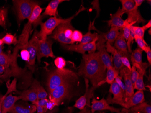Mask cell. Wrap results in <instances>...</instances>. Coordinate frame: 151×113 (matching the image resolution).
Instances as JSON below:
<instances>
[{
    "mask_svg": "<svg viewBox=\"0 0 151 113\" xmlns=\"http://www.w3.org/2000/svg\"><path fill=\"white\" fill-rule=\"evenodd\" d=\"M106 71L98 52L82 55L78 74L90 81L92 86L97 88L105 83Z\"/></svg>",
    "mask_w": 151,
    "mask_h": 113,
    "instance_id": "cell-1",
    "label": "cell"
},
{
    "mask_svg": "<svg viewBox=\"0 0 151 113\" xmlns=\"http://www.w3.org/2000/svg\"><path fill=\"white\" fill-rule=\"evenodd\" d=\"M19 47L17 45L14 48L12 53L2 52L0 54V66L5 68L4 73L0 76L3 80H8L11 77L19 78L25 76L26 69L19 67L17 63V58Z\"/></svg>",
    "mask_w": 151,
    "mask_h": 113,
    "instance_id": "cell-2",
    "label": "cell"
},
{
    "mask_svg": "<svg viewBox=\"0 0 151 113\" xmlns=\"http://www.w3.org/2000/svg\"><path fill=\"white\" fill-rule=\"evenodd\" d=\"M74 79H78V76L73 71L68 69L59 70L57 68L49 74L47 81V87L50 93L63 83Z\"/></svg>",
    "mask_w": 151,
    "mask_h": 113,
    "instance_id": "cell-3",
    "label": "cell"
},
{
    "mask_svg": "<svg viewBox=\"0 0 151 113\" xmlns=\"http://www.w3.org/2000/svg\"><path fill=\"white\" fill-rule=\"evenodd\" d=\"M86 10V8L83 6H81L79 11L73 16L67 19L58 18L56 17H52L46 20L45 22L40 24V30L38 32V36L40 40L45 41L47 38V36L52 34L56 28L61 24L67 22H71L72 19L78 16L79 14Z\"/></svg>",
    "mask_w": 151,
    "mask_h": 113,
    "instance_id": "cell-4",
    "label": "cell"
},
{
    "mask_svg": "<svg viewBox=\"0 0 151 113\" xmlns=\"http://www.w3.org/2000/svg\"><path fill=\"white\" fill-rule=\"evenodd\" d=\"M78 79L68 81L61 84L50 93V101L55 103L58 106L66 99H70L72 96L74 84Z\"/></svg>",
    "mask_w": 151,
    "mask_h": 113,
    "instance_id": "cell-5",
    "label": "cell"
},
{
    "mask_svg": "<svg viewBox=\"0 0 151 113\" xmlns=\"http://www.w3.org/2000/svg\"><path fill=\"white\" fill-rule=\"evenodd\" d=\"M12 1L19 22L26 19H28L35 7L39 5L36 1L29 0H15Z\"/></svg>",
    "mask_w": 151,
    "mask_h": 113,
    "instance_id": "cell-6",
    "label": "cell"
},
{
    "mask_svg": "<svg viewBox=\"0 0 151 113\" xmlns=\"http://www.w3.org/2000/svg\"><path fill=\"white\" fill-rule=\"evenodd\" d=\"M119 1L122 4L121 10L128 15L126 20L129 24H143L146 22L142 17L139 11L135 8L134 0H120Z\"/></svg>",
    "mask_w": 151,
    "mask_h": 113,
    "instance_id": "cell-7",
    "label": "cell"
},
{
    "mask_svg": "<svg viewBox=\"0 0 151 113\" xmlns=\"http://www.w3.org/2000/svg\"><path fill=\"white\" fill-rule=\"evenodd\" d=\"M95 30L98 31V40L96 45V49L100 54V57L102 61L106 66V68L109 67H113V58L111 55L109 54L106 48V41L104 39V33L101 32L99 30L95 29Z\"/></svg>",
    "mask_w": 151,
    "mask_h": 113,
    "instance_id": "cell-8",
    "label": "cell"
},
{
    "mask_svg": "<svg viewBox=\"0 0 151 113\" xmlns=\"http://www.w3.org/2000/svg\"><path fill=\"white\" fill-rule=\"evenodd\" d=\"M53 43V41L50 37L47 38L45 41L40 40L36 55V58L39 63H40L41 59L43 57H51L53 58H55L52 50Z\"/></svg>",
    "mask_w": 151,
    "mask_h": 113,
    "instance_id": "cell-9",
    "label": "cell"
},
{
    "mask_svg": "<svg viewBox=\"0 0 151 113\" xmlns=\"http://www.w3.org/2000/svg\"><path fill=\"white\" fill-rule=\"evenodd\" d=\"M85 81L86 91L85 93L83 96H81L76 101L74 105V107L80 110H82L86 107V105L90 107V99L94 96V91L96 87L92 86L89 89V80L85 78Z\"/></svg>",
    "mask_w": 151,
    "mask_h": 113,
    "instance_id": "cell-10",
    "label": "cell"
},
{
    "mask_svg": "<svg viewBox=\"0 0 151 113\" xmlns=\"http://www.w3.org/2000/svg\"><path fill=\"white\" fill-rule=\"evenodd\" d=\"M98 39L94 40L91 43L86 44H81L80 43L79 45H63L61 44V46L66 50L69 51L81 53L82 55L85 54L86 52H95L96 50V42Z\"/></svg>",
    "mask_w": 151,
    "mask_h": 113,
    "instance_id": "cell-11",
    "label": "cell"
},
{
    "mask_svg": "<svg viewBox=\"0 0 151 113\" xmlns=\"http://www.w3.org/2000/svg\"><path fill=\"white\" fill-rule=\"evenodd\" d=\"M109 92L113 95V97H111L110 95L108 96L107 99V101L109 104H116L120 105L121 107H124V94L120 88L118 84L114 81L111 85L109 88Z\"/></svg>",
    "mask_w": 151,
    "mask_h": 113,
    "instance_id": "cell-12",
    "label": "cell"
},
{
    "mask_svg": "<svg viewBox=\"0 0 151 113\" xmlns=\"http://www.w3.org/2000/svg\"><path fill=\"white\" fill-rule=\"evenodd\" d=\"M38 32H39L36 30L35 32L33 37L29 41L28 45L26 49L28 51L30 55V58L28 63L29 67L30 68H32V69H33V68L34 67V65L35 64L39 41H40V39L38 36Z\"/></svg>",
    "mask_w": 151,
    "mask_h": 113,
    "instance_id": "cell-13",
    "label": "cell"
},
{
    "mask_svg": "<svg viewBox=\"0 0 151 113\" xmlns=\"http://www.w3.org/2000/svg\"><path fill=\"white\" fill-rule=\"evenodd\" d=\"M131 71L125 67H123L119 72V76L124 79V85L125 86V96L124 98V103L128 100V99L132 96L134 93V85L131 81Z\"/></svg>",
    "mask_w": 151,
    "mask_h": 113,
    "instance_id": "cell-14",
    "label": "cell"
},
{
    "mask_svg": "<svg viewBox=\"0 0 151 113\" xmlns=\"http://www.w3.org/2000/svg\"><path fill=\"white\" fill-rule=\"evenodd\" d=\"M92 105L91 107V113H95L96 111H103V110H108L112 113L115 112L116 113H121L120 109L116 108L109 105L106 100L105 99L102 98L101 100H97L96 98L92 100Z\"/></svg>",
    "mask_w": 151,
    "mask_h": 113,
    "instance_id": "cell-15",
    "label": "cell"
},
{
    "mask_svg": "<svg viewBox=\"0 0 151 113\" xmlns=\"http://www.w3.org/2000/svg\"><path fill=\"white\" fill-rule=\"evenodd\" d=\"M124 14V12H123L121 8L119 7L116 13L111 15V19L110 20L106 21V22L107 23L108 25L111 26V27H117L119 28L120 29H123V28H125V27L130 24L127 22L126 19L124 20L122 19V16Z\"/></svg>",
    "mask_w": 151,
    "mask_h": 113,
    "instance_id": "cell-16",
    "label": "cell"
},
{
    "mask_svg": "<svg viewBox=\"0 0 151 113\" xmlns=\"http://www.w3.org/2000/svg\"><path fill=\"white\" fill-rule=\"evenodd\" d=\"M71 22L65 23L58 25L52 33L50 38L54 39L59 42L61 44L63 45H73L74 42L71 39H68L65 37L64 31L68 23Z\"/></svg>",
    "mask_w": 151,
    "mask_h": 113,
    "instance_id": "cell-17",
    "label": "cell"
},
{
    "mask_svg": "<svg viewBox=\"0 0 151 113\" xmlns=\"http://www.w3.org/2000/svg\"><path fill=\"white\" fill-rule=\"evenodd\" d=\"M7 93L1 98L2 99V113H7L12 109L16 104V103L20 100L19 96H13L12 94L6 96Z\"/></svg>",
    "mask_w": 151,
    "mask_h": 113,
    "instance_id": "cell-18",
    "label": "cell"
},
{
    "mask_svg": "<svg viewBox=\"0 0 151 113\" xmlns=\"http://www.w3.org/2000/svg\"><path fill=\"white\" fill-rule=\"evenodd\" d=\"M106 46L107 51L109 53H111L113 55L112 58L114 65V67L119 72V71L123 67H124L121 63V57H122V55L121 53L107 42H106Z\"/></svg>",
    "mask_w": 151,
    "mask_h": 113,
    "instance_id": "cell-19",
    "label": "cell"
},
{
    "mask_svg": "<svg viewBox=\"0 0 151 113\" xmlns=\"http://www.w3.org/2000/svg\"><path fill=\"white\" fill-rule=\"evenodd\" d=\"M145 101L143 91H138L134 95L128 99L124 103L123 108L129 109L132 107Z\"/></svg>",
    "mask_w": 151,
    "mask_h": 113,
    "instance_id": "cell-20",
    "label": "cell"
},
{
    "mask_svg": "<svg viewBox=\"0 0 151 113\" xmlns=\"http://www.w3.org/2000/svg\"><path fill=\"white\" fill-rule=\"evenodd\" d=\"M114 47L121 53L122 56H126L128 58H130V55L128 51L127 42L123 36L122 30L114 42Z\"/></svg>",
    "mask_w": 151,
    "mask_h": 113,
    "instance_id": "cell-21",
    "label": "cell"
},
{
    "mask_svg": "<svg viewBox=\"0 0 151 113\" xmlns=\"http://www.w3.org/2000/svg\"><path fill=\"white\" fill-rule=\"evenodd\" d=\"M148 67L149 66L148 63H142L141 68L139 69H137L139 72V77L134 84V89H136L138 91H145L146 90L145 83L143 82V77Z\"/></svg>",
    "mask_w": 151,
    "mask_h": 113,
    "instance_id": "cell-22",
    "label": "cell"
},
{
    "mask_svg": "<svg viewBox=\"0 0 151 113\" xmlns=\"http://www.w3.org/2000/svg\"><path fill=\"white\" fill-rule=\"evenodd\" d=\"M43 11V8H41L39 5H36L32 11L30 17L28 19V22L31 24L34 27H36L42 23V20L44 17L41 15Z\"/></svg>",
    "mask_w": 151,
    "mask_h": 113,
    "instance_id": "cell-23",
    "label": "cell"
},
{
    "mask_svg": "<svg viewBox=\"0 0 151 113\" xmlns=\"http://www.w3.org/2000/svg\"><path fill=\"white\" fill-rule=\"evenodd\" d=\"M143 51L139 48H136L133 52L131 53L130 58L133 66L137 69H139L142 65V54Z\"/></svg>",
    "mask_w": 151,
    "mask_h": 113,
    "instance_id": "cell-24",
    "label": "cell"
},
{
    "mask_svg": "<svg viewBox=\"0 0 151 113\" xmlns=\"http://www.w3.org/2000/svg\"><path fill=\"white\" fill-rule=\"evenodd\" d=\"M65 1L64 0H53L47 5L42 16H54L56 17L58 8L60 3Z\"/></svg>",
    "mask_w": 151,
    "mask_h": 113,
    "instance_id": "cell-25",
    "label": "cell"
},
{
    "mask_svg": "<svg viewBox=\"0 0 151 113\" xmlns=\"http://www.w3.org/2000/svg\"><path fill=\"white\" fill-rule=\"evenodd\" d=\"M18 93L19 94V96L20 97V100L30 101L32 103L38 100L37 93L32 87L23 91L19 92Z\"/></svg>",
    "mask_w": 151,
    "mask_h": 113,
    "instance_id": "cell-26",
    "label": "cell"
},
{
    "mask_svg": "<svg viewBox=\"0 0 151 113\" xmlns=\"http://www.w3.org/2000/svg\"><path fill=\"white\" fill-rule=\"evenodd\" d=\"M36 111V107L34 104L24 106L22 104H16L9 113H35Z\"/></svg>",
    "mask_w": 151,
    "mask_h": 113,
    "instance_id": "cell-27",
    "label": "cell"
},
{
    "mask_svg": "<svg viewBox=\"0 0 151 113\" xmlns=\"http://www.w3.org/2000/svg\"><path fill=\"white\" fill-rule=\"evenodd\" d=\"M126 111L128 113H134L135 112L151 113V105L145 101L134 106L129 109H126Z\"/></svg>",
    "mask_w": 151,
    "mask_h": 113,
    "instance_id": "cell-28",
    "label": "cell"
},
{
    "mask_svg": "<svg viewBox=\"0 0 151 113\" xmlns=\"http://www.w3.org/2000/svg\"><path fill=\"white\" fill-rule=\"evenodd\" d=\"M119 30L121 29L117 27H112L109 32L104 33V39L106 42H107L111 45H112L119 35Z\"/></svg>",
    "mask_w": 151,
    "mask_h": 113,
    "instance_id": "cell-29",
    "label": "cell"
},
{
    "mask_svg": "<svg viewBox=\"0 0 151 113\" xmlns=\"http://www.w3.org/2000/svg\"><path fill=\"white\" fill-rule=\"evenodd\" d=\"M31 87L34 88L37 93L38 100H41L47 98V95L45 90L44 89V87L41 85L40 82L36 80H34L31 84Z\"/></svg>",
    "mask_w": 151,
    "mask_h": 113,
    "instance_id": "cell-30",
    "label": "cell"
},
{
    "mask_svg": "<svg viewBox=\"0 0 151 113\" xmlns=\"http://www.w3.org/2000/svg\"><path fill=\"white\" fill-rule=\"evenodd\" d=\"M119 75V72L114 67H109L107 68L106 74L105 83L111 85L115 80V78Z\"/></svg>",
    "mask_w": 151,
    "mask_h": 113,
    "instance_id": "cell-31",
    "label": "cell"
},
{
    "mask_svg": "<svg viewBox=\"0 0 151 113\" xmlns=\"http://www.w3.org/2000/svg\"><path fill=\"white\" fill-rule=\"evenodd\" d=\"M98 33H92L91 32V29L88 28V31L85 35H83L82 40L80 44H86L91 43L94 40L98 39Z\"/></svg>",
    "mask_w": 151,
    "mask_h": 113,
    "instance_id": "cell-32",
    "label": "cell"
},
{
    "mask_svg": "<svg viewBox=\"0 0 151 113\" xmlns=\"http://www.w3.org/2000/svg\"><path fill=\"white\" fill-rule=\"evenodd\" d=\"M3 41V44L8 45H17L18 40L15 35L11 34H7L1 39Z\"/></svg>",
    "mask_w": 151,
    "mask_h": 113,
    "instance_id": "cell-33",
    "label": "cell"
},
{
    "mask_svg": "<svg viewBox=\"0 0 151 113\" xmlns=\"http://www.w3.org/2000/svg\"><path fill=\"white\" fill-rule=\"evenodd\" d=\"M8 15V9L5 7L0 8V26L4 29L6 28Z\"/></svg>",
    "mask_w": 151,
    "mask_h": 113,
    "instance_id": "cell-34",
    "label": "cell"
},
{
    "mask_svg": "<svg viewBox=\"0 0 151 113\" xmlns=\"http://www.w3.org/2000/svg\"><path fill=\"white\" fill-rule=\"evenodd\" d=\"M92 6H93V8L95 9V10L97 12V15H96V17H95L93 20V22H90V25H89V28L91 30V29L93 27H95L94 25V23H95V20L96 19L98 18L99 17V15H100V11H101V9L100 8V6H99V1H97V0H95V1H93V2L91 3Z\"/></svg>",
    "mask_w": 151,
    "mask_h": 113,
    "instance_id": "cell-35",
    "label": "cell"
},
{
    "mask_svg": "<svg viewBox=\"0 0 151 113\" xmlns=\"http://www.w3.org/2000/svg\"><path fill=\"white\" fill-rule=\"evenodd\" d=\"M133 26L134 25H132L130 27L129 37L127 41V48H128V51L129 53H131L132 52L131 45L133 44L134 40L135 34L134 33V29H133Z\"/></svg>",
    "mask_w": 151,
    "mask_h": 113,
    "instance_id": "cell-36",
    "label": "cell"
},
{
    "mask_svg": "<svg viewBox=\"0 0 151 113\" xmlns=\"http://www.w3.org/2000/svg\"><path fill=\"white\" fill-rule=\"evenodd\" d=\"M54 64L57 67V68L59 70H62L65 68L66 65V62L65 59L61 57H58L55 59L54 61Z\"/></svg>",
    "mask_w": 151,
    "mask_h": 113,
    "instance_id": "cell-37",
    "label": "cell"
},
{
    "mask_svg": "<svg viewBox=\"0 0 151 113\" xmlns=\"http://www.w3.org/2000/svg\"><path fill=\"white\" fill-rule=\"evenodd\" d=\"M134 40L138 45L139 48L146 52L148 45L145 41V39L134 36Z\"/></svg>",
    "mask_w": 151,
    "mask_h": 113,
    "instance_id": "cell-38",
    "label": "cell"
},
{
    "mask_svg": "<svg viewBox=\"0 0 151 113\" xmlns=\"http://www.w3.org/2000/svg\"><path fill=\"white\" fill-rule=\"evenodd\" d=\"M82 37H83V35L81 32L78 30H74L73 32L71 39L74 43L75 42L81 43L82 40Z\"/></svg>",
    "mask_w": 151,
    "mask_h": 113,
    "instance_id": "cell-39",
    "label": "cell"
},
{
    "mask_svg": "<svg viewBox=\"0 0 151 113\" xmlns=\"http://www.w3.org/2000/svg\"><path fill=\"white\" fill-rule=\"evenodd\" d=\"M133 29H134L135 36L144 39V35H145V30H144L142 27L133 26Z\"/></svg>",
    "mask_w": 151,
    "mask_h": 113,
    "instance_id": "cell-40",
    "label": "cell"
},
{
    "mask_svg": "<svg viewBox=\"0 0 151 113\" xmlns=\"http://www.w3.org/2000/svg\"><path fill=\"white\" fill-rule=\"evenodd\" d=\"M74 30V29L72 26L71 23H68L67 27H66L65 31H64V35H65V37L68 39H71L72 35H73V32Z\"/></svg>",
    "mask_w": 151,
    "mask_h": 113,
    "instance_id": "cell-41",
    "label": "cell"
},
{
    "mask_svg": "<svg viewBox=\"0 0 151 113\" xmlns=\"http://www.w3.org/2000/svg\"><path fill=\"white\" fill-rule=\"evenodd\" d=\"M138 77H139V72L134 66H132L131 68L130 77H131V81L133 85H134V84L135 83Z\"/></svg>",
    "mask_w": 151,
    "mask_h": 113,
    "instance_id": "cell-42",
    "label": "cell"
},
{
    "mask_svg": "<svg viewBox=\"0 0 151 113\" xmlns=\"http://www.w3.org/2000/svg\"><path fill=\"white\" fill-rule=\"evenodd\" d=\"M134 23L130 24L128 26L125 27V28H123V29H122L123 30L122 31H123V36L124 37L126 41H127L129 37L130 27L132 25H134Z\"/></svg>",
    "mask_w": 151,
    "mask_h": 113,
    "instance_id": "cell-43",
    "label": "cell"
},
{
    "mask_svg": "<svg viewBox=\"0 0 151 113\" xmlns=\"http://www.w3.org/2000/svg\"><path fill=\"white\" fill-rule=\"evenodd\" d=\"M114 81H116V83H117L119 86H120V88H121L122 91H123L124 94V98L125 93V86L124 83L122 81V77L119 75L118 76H117L115 78V80Z\"/></svg>",
    "mask_w": 151,
    "mask_h": 113,
    "instance_id": "cell-44",
    "label": "cell"
},
{
    "mask_svg": "<svg viewBox=\"0 0 151 113\" xmlns=\"http://www.w3.org/2000/svg\"><path fill=\"white\" fill-rule=\"evenodd\" d=\"M121 61L123 66L131 71L132 67L128 57L126 56H122L121 57Z\"/></svg>",
    "mask_w": 151,
    "mask_h": 113,
    "instance_id": "cell-45",
    "label": "cell"
},
{
    "mask_svg": "<svg viewBox=\"0 0 151 113\" xmlns=\"http://www.w3.org/2000/svg\"><path fill=\"white\" fill-rule=\"evenodd\" d=\"M20 55L21 57L24 61L28 63L30 58V55H29V53L27 49H22V51L20 52Z\"/></svg>",
    "mask_w": 151,
    "mask_h": 113,
    "instance_id": "cell-46",
    "label": "cell"
},
{
    "mask_svg": "<svg viewBox=\"0 0 151 113\" xmlns=\"http://www.w3.org/2000/svg\"><path fill=\"white\" fill-rule=\"evenodd\" d=\"M50 100H48L47 98L44 99H41V100H38L33 103V104L35 105H39V106L45 108L47 103Z\"/></svg>",
    "mask_w": 151,
    "mask_h": 113,
    "instance_id": "cell-47",
    "label": "cell"
},
{
    "mask_svg": "<svg viewBox=\"0 0 151 113\" xmlns=\"http://www.w3.org/2000/svg\"><path fill=\"white\" fill-rule=\"evenodd\" d=\"M55 107H56V105L55 103L52 101H49L47 103L46 105H45L44 109H45V111L46 112L47 110H52Z\"/></svg>",
    "mask_w": 151,
    "mask_h": 113,
    "instance_id": "cell-48",
    "label": "cell"
},
{
    "mask_svg": "<svg viewBox=\"0 0 151 113\" xmlns=\"http://www.w3.org/2000/svg\"><path fill=\"white\" fill-rule=\"evenodd\" d=\"M146 53H147V59L148 62V64H149V67H151V49L150 46H148L147 49Z\"/></svg>",
    "mask_w": 151,
    "mask_h": 113,
    "instance_id": "cell-49",
    "label": "cell"
},
{
    "mask_svg": "<svg viewBox=\"0 0 151 113\" xmlns=\"http://www.w3.org/2000/svg\"><path fill=\"white\" fill-rule=\"evenodd\" d=\"M135 8L138 9V7L142 4L145 1L144 0H134Z\"/></svg>",
    "mask_w": 151,
    "mask_h": 113,
    "instance_id": "cell-50",
    "label": "cell"
},
{
    "mask_svg": "<svg viewBox=\"0 0 151 113\" xmlns=\"http://www.w3.org/2000/svg\"><path fill=\"white\" fill-rule=\"evenodd\" d=\"M36 107V110L38 113H46L45 109L43 107H40L39 105H35Z\"/></svg>",
    "mask_w": 151,
    "mask_h": 113,
    "instance_id": "cell-51",
    "label": "cell"
},
{
    "mask_svg": "<svg viewBox=\"0 0 151 113\" xmlns=\"http://www.w3.org/2000/svg\"><path fill=\"white\" fill-rule=\"evenodd\" d=\"M151 27V20H149V22H148L147 24L146 25H144V26H142V28L144 29L145 30H147L148 29H150Z\"/></svg>",
    "mask_w": 151,
    "mask_h": 113,
    "instance_id": "cell-52",
    "label": "cell"
},
{
    "mask_svg": "<svg viewBox=\"0 0 151 113\" xmlns=\"http://www.w3.org/2000/svg\"><path fill=\"white\" fill-rule=\"evenodd\" d=\"M78 113H91V112L90 110L85 107L83 109L81 110Z\"/></svg>",
    "mask_w": 151,
    "mask_h": 113,
    "instance_id": "cell-53",
    "label": "cell"
},
{
    "mask_svg": "<svg viewBox=\"0 0 151 113\" xmlns=\"http://www.w3.org/2000/svg\"><path fill=\"white\" fill-rule=\"evenodd\" d=\"M4 71H5V68L4 67L0 66V76L3 74V73H4Z\"/></svg>",
    "mask_w": 151,
    "mask_h": 113,
    "instance_id": "cell-54",
    "label": "cell"
},
{
    "mask_svg": "<svg viewBox=\"0 0 151 113\" xmlns=\"http://www.w3.org/2000/svg\"><path fill=\"white\" fill-rule=\"evenodd\" d=\"M1 107H2V99L0 100V113H2L1 111Z\"/></svg>",
    "mask_w": 151,
    "mask_h": 113,
    "instance_id": "cell-55",
    "label": "cell"
},
{
    "mask_svg": "<svg viewBox=\"0 0 151 113\" xmlns=\"http://www.w3.org/2000/svg\"><path fill=\"white\" fill-rule=\"evenodd\" d=\"M3 48H4L3 45H2L0 46V54H1V53L3 52L2 50H3Z\"/></svg>",
    "mask_w": 151,
    "mask_h": 113,
    "instance_id": "cell-56",
    "label": "cell"
},
{
    "mask_svg": "<svg viewBox=\"0 0 151 113\" xmlns=\"http://www.w3.org/2000/svg\"><path fill=\"white\" fill-rule=\"evenodd\" d=\"M128 113V112H127V111H126V109L125 108H124L123 109H122V110H121V113Z\"/></svg>",
    "mask_w": 151,
    "mask_h": 113,
    "instance_id": "cell-57",
    "label": "cell"
},
{
    "mask_svg": "<svg viewBox=\"0 0 151 113\" xmlns=\"http://www.w3.org/2000/svg\"><path fill=\"white\" fill-rule=\"evenodd\" d=\"M3 45V41H2V40L0 39V46L2 45Z\"/></svg>",
    "mask_w": 151,
    "mask_h": 113,
    "instance_id": "cell-58",
    "label": "cell"
},
{
    "mask_svg": "<svg viewBox=\"0 0 151 113\" xmlns=\"http://www.w3.org/2000/svg\"><path fill=\"white\" fill-rule=\"evenodd\" d=\"M148 34H149V35H151V28H150V29H149V30H148Z\"/></svg>",
    "mask_w": 151,
    "mask_h": 113,
    "instance_id": "cell-59",
    "label": "cell"
},
{
    "mask_svg": "<svg viewBox=\"0 0 151 113\" xmlns=\"http://www.w3.org/2000/svg\"><path fill=\"white\" fill-rule=\"evenodd\" d=\"M104 113V112H101V111H99V112H97V113Z\"/></svg>",
    "mask_w": 151,
    "mask_h": 113,
    "instance_id": "cell-60",
    "label": "cell"
},
{
    "mask_svg": "<svg viewBox=\"0 0 151 113\" xmlns=\"http://www.w3.org/2000/svg\"><path fill=\"white\" fill-rule=\"evenodd\" d=\"M141 113V112H135V113Z\"/></svg>",
    "mask_w": 151,
    "mask_h": 113,
    "instance_id": "cell-61",
    "label": "cell"
}]
</instances>
